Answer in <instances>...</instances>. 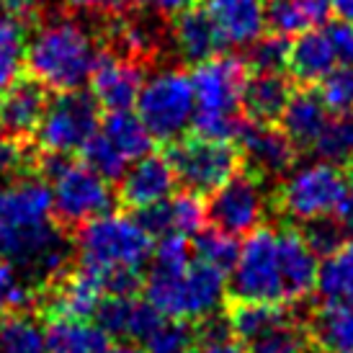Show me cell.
I'll return each instance as SVG.
<instances>
[{"mask_svg": "<svg viewBox=\"0 0 353 353\" xmlns=\"http://www.w3.org/2000/svg\"><path fill=\"white\" fill-rule=\"evenodd\" d=\"M289 50L292 44L281 34L261 37L250 44L245 65L253 68L255 72H281L284 68H289Z\"/></svg>", "mask_w": 353, "mask_h": 353, "instance_id": "37", "label": "cell"}, {"mask_svg": "<svg viewBox=\"0 0 353 353\" xmlns=\"http://www.w3.org/2000/svg\"><path fill=\"white\" fill-rule=\"evenodd\" d=\"M335 68H341V62H338L335 47L325 26L296 37L289 50V72L299 83H307V85L323 83Z\"/></svg>", "mask_w": 353, "mask_h": 353, "instance_id": "23", "label": "cell"}, {"mask_svg": "<svg viewBox=\"0 0 353 353\" xmlns=\"http://www.w3.org/2000/svg\"><path fill=\"white\" fill-rule=\"evenodd\" d=\"M230 330V323L216 320L214 314L201 320V327L196 330V343L191 345L188 353H248L240 343H235Z\"/></svg>", "mask_w": 353, "mask_h": 353, "instance_id": "38", "label": "cell"}, {"mask_svg": "<svg viewBox=\"0 0 353 353\" xmlns=\"http://www.w3.org/2000/svg\"><path fill=\"white\" fill-rule=\"evenodd\" d=\"M103 296H106V292H103L99 276L78 265V271L59 279L57 289L52 292L50 312L54 317L90 320V317H96V310H99Z\"/></svg>", "mask_w": 353, "mask_h": 353, "instance_id": "22", "label": "cell"}, {"mask_svg": "<svg viewBox=\"0 0 353 353\" xmlns=\"http://www.w3.org/2000/svg\"><path fill=\"white\" fill-rule=\"evenodd\" d=\"M106 353H148V351L137 343H119V345H114V348H108Z\"/></svg>", "mask_w": 353, "mask_h": 353, "instance_id": "49", "label": "cell"}, {"mask_svg": "<svg viewBox=\"0 0 353 353\" xmlns=\"http://www.w3.org/2000/svg\"><path fill=\"white\" fill-rule=\"evenodd\" d=\"M163 314L148 299L134 296H103L96 310V325L108 338H121L129 343H142Z\"/></svg>", "mask_w": 353, "mask_h": 353, "instance_id": "17", "label": "cell"}, {"mask_svg": "<svg viewBox=\"0 0 353 353\" xmlns=\"http://www.w3.org/2000/svg\"><path fill=\"white\" fill-rule=\"evenodd\" d=\"M341 219H343V225L353 232V188H351V199H348V206H345V212L341 214Z\"/></svg>", "mask_w": 353, "mask_h": 353, "instance_id": "50", "label": "cell"}, {"mask_svg": "<svg viewBox=\"0 0 353 353\" xmlns=\"http://www.w3.org/2000/svg\"><path fill=\"white\" fill-rule=\"evenodd\" d=\"M227 323L248 353H307L310 348V333L281 304L240 302Z\"/></svg>", "mask_w": 353, "mask_h": 353, "instance_id": "10", "label": "cell"}, {"mask_svg": "<svg viewBox=\"0 0 353 353\" xmlns=\"http://www.w3.org/2000/svg\"><path fill=\"white\" fill-rule=\"evenodd\" d=\"M307 240H310V245L314 248V253H325L330 255L335 248L341 245L343 240H341V230L333 225V219H323V222H312V225H307Z\"/></svg>", "mask_w": 353, "mask_h": 353, "instance_id": "42", "label": "cell"}, {"mask_svg": "<svg viewBox=\"0 0 353 353\" xmlns=\"http://www.w3.org/2000/svg\"><path fill=\"white\" fill-rule=\"evenodd\" d=\"M99 108L101 106L96 103V99L88 93H80V90L59 93L47 106L39 129L34 132L37 145L47 155L62 157L85 150V145L101 129Z\"/></svg>", "mask_w": 353, "mask_h": 353, "instance_id": "11", "label": "cell"}, {"mask_svg": "<svg viewBox=\"0 0 353 353\" xmlns=\"http://www.w3.org/2000/svg\"><path fill=\"white\" fill-rule=\"evenodd\" d=\"M26 23L0 13V99L19 80L26 65Z\"/></svg>", "mask_w": 353, "mask_h": 353, "instance_id": "33", "label": "cell"}, {"mask_svg": "<svg viewBox=\"0 0 353 353\" xmlns=\"http://www.w3.org/2000/svg\"><path fill=\"white\" fill-rule=\"evenodd\" d=\"M139 222L152 237H196L206 225V206L201 204L199 194L186 191V194L170 196L150 209H142Z\"/></svg>", "mask_w": 353, "mask_h": 353, "instance_id": "19", "label": "cell"}, {"mask_svg": "<svg viewBox=\"0 0 353 353\" xmlns=\"http://www.w3.org/2000/svg\"><path fill=\"white\" fill-rule=\"evenodd\" d=\"M170 165L176 173V181H181L191 194H214L216 188L227 183L237 173V150L232 142L225 139H176L170 148Z\"/></svg>", "mask_w": 353, "mask_h": 353, "instance_id": "12", "label": "cell"}, {"mask_svg": "<svg viewBox=\"0 0 353 353\" xmlns=\"http://www.w3.org/2000/svg\"><path fill=\"white\" fill-rule=\"evenodd\" d=\"M0 6H3V0H0Z\"/></svg>", "mask_w": 353, "mask_h": 353, "instance_id": "52", "label": "cell"}, {"mask_svg": "<svg viewBox=\"0 0 353 353\" xmlns=\"http://www.w3.org/2000/svg\"><path fill=\"white\" fill-rule=\"evenodd\" d=\"M279 261L284 276L286 302H299L317 286V253L296 230H279Z\"/></svg>", "mask_w": 353, "mask_h": 353, "instance_id": "21", "label": "cell"}, {"mask_svg": "<svg viewBox=\"0 0 353 353\" xmlns=\"http://www.w3.org/2000/svg\"><path fill=\"white\" fill-rule=\"evenodd\" d=\"M47 186L52 196V214L62 225L83 227L85 222L111 212L114 188L83 160H68L62 155H47Z\"/></svg>", "mask_w": 353, "mask_h": 353, "instance_id": "7", "label": "cell"}, {"mask_svg": "<svg viewBox=\"0 0 353 353\" xmlns=\"http://www.w3.org/2000/svg\"><path fill=\"white\" fill-rule=\"evenodd\" d=\"M50 106L47 88L37 80H16L0 99V132L8 137H31Z\"/></svg>", "mask_w": 353, "mask_h": 353, "instance_id": "20", "label": "cell"}, {"mask_svg": "<svg viewBox=\"0 0 353 353\" xmlns=\"http://www.w3.org/2000/svg\"><path fill=\"white\" fill-rule=\"evenodd\" d=\"M119 181H121L119 183L121 201L132 209H137V212L170 199L173 188H176V173H173L170 160L152 155V152L134 160Z\"/></svg>", "mask_w": 353, "mask_h": 353, "instance_id": "16", "label": "cell"}, {"mask_svg": "<svg viewBox=\"0 0 353 353\" xmlns=\"http://www.w3.org/2000/svg\"><path fill=\"white\" fill-rule=\"evenodd\" d=\"M148 302L163 317L206 320L216 314L227 296V274L199 261L188 237H160L152 248V265L145 279Z\"/></svg>", "mask_w": 353, "mask_h": 353, "instance_id": "2", "label": "cell"}, {"mask_svg": "<svg viewBox=\"0 0 353 353\" xmlns=\"http://www.w3.org/2000/svg\"><path fill=\"white\" fill-rule=\"evenodd\" d=\"M320 96L333 114H353V65L335 68L323 80Z\"/></svg>", "mask_w": 353, "mask_h": 353, "instance_id": "39", "label": "cell"}, {"mask_svg": "<svg viewBox=\"0 0 353 353\" xmlns=\"http://www.w3.org/2000/svg\"><path fill=\"white\" fill-rule=\"evenodd\" d=\"M276 199L279 209L289 219L312 225L343 214L351 199V181L333 163L314 160L292 168L281 181Z\"/></svg>", "mask_w": 353, "mask_h": 353, "instance_id": "6", "label": "cell"}, {"mask_svg": "<svg viewBox=\"0 0 353 353\" xmlns=\"http://www.w3.org/2000/svg\"><path fill=\"white\" fill-rule=\"evenodd\" d=\"M191 250H194V255H196L199 261L214 265V268H219V271H225V274L230 276L240 245L235 243L232 235H225V232H219V230L212 227V230H201V232L194 237Z\"/></svg>", "mask_w": 353, "mask_h": 353, "instance_id": "36", "label": "cell"}, {"mask_svg": "<svg viewBox=\"0 0 353 353\" xmlns=\"http://www.w3.org/2000/svg\"><path fill=\"white\" fill-rule=\"evenodd\" d=\"M37 6H39V0H3L0 8H3V13H8V16L26 23L37 13Z\"/></svg>", "mask_w": 353, "mask_h": 353, "instance_id": "46", "label": "cell"}, {"mask_svg": "<svg viewBox=\"0 0 353 353\" xmlns=\"http://www.w3.org/2000/svg\"><path fill=\"white\" fill-rule=\"evenodd\" d=\"M204 10L230 47H250L268 23L265 0H206Z\"/></svg>", "mask_w": 353, "mask_h": 353, "instance_id": "18", "label": "cell"}, {"mask_svg": "<svg viewBox=\"0 0 353 353\" xmlns=\"http://www.w3.org/2000/svg\"><path fill=\"white\" fill-rule=\"evenodd\" d=\"M31 294L34 289L29 286V281L10 263L0 261V317L23 310L31 302Z\"/></svg>", "mask_w": 353, "mask_h": 353, "instance_id": "40", "label": "cell"}, {"mask_svg": "<svg viewBox=\"0 0 353 353\" xmlns=\"http://www.w3.org/2000/svg\"><path fill=\"white\" fill-rule=\"evenodd\" d=\"M137 117L152 139L176 142L188 127H194V88L191 75L178 68H163L148 75L137 96Z\"/></svg>", "mask_w": 353, "mask_h": 353, "instance_id": "8", "label": "cell"}, {"mask_svg": "<svg viewBox=\"0 0 353 353\" xmlns=\"http://www.w3.org/2000/svg\"><path fill=\"white\" fill-rule=\"evenodd\" d=\"M99 132L129 165L139 157L150 155V150H152V134L142 124V119L132 114V108L129 111H108V117L101 121Z\"/></svg>", "mask_w": 353, "mask_h": 353, "instance_id": "29", "label": "cell"}, {"mask_svg": "<svg viewBox=\"0 0 353 353\" xmlns=\"http://www.w3.org/2000/svg\"><path fill=\"white\" fill-rule=\"evenodd\" d=\"M230 292L237 302L281 304L286 302L281 261H279V230L258 227L245 235L235 265L230 271Z\"/></svg>", "mask_w": 353, "mask_h": 353, "instance_id": "9", "label": "cell"}, {"mask_svg": "<svg viewBox=\"0 0 353 353\" xmlns=\"http://www.w3.org/2000/svg\"><path fill=\"white\" fill-rule=\"evenodd\" d=\"M145 75L134 57L121 52H101L99 62L90 75L93 99L106 111H129L137 103Z\"/></svg>", "mask_w": 353, "mask_h": 353, "instance_id": "14", "label": "cell"}, {"mask_svg": "<svg viewBox=\"0 0 353 353\" xmlns=\"http://www.w3.org/2000/svg\"><path fill=\"white\" fill-rule=\"evenodd\" d=\"M137 6H142L145 10L150 13H157V16H181V13H186V10L194 8V3L196 0H134Z\"/></svg>", "mask_w": 353, "mask_h": 353, "instance_id": "44", "label": "cell"}, {"mask_svg": "<svg viewBox=\"0 0 353 353\" xmlns=\"http://www.w3.org/2000/svg\"><path fill=\"white\" fill-rule=\"evenodd\" d=\"M83 152H85V163H88L99 176L106 178V181H111V178H121L124 176V170L129 168L127 160L119 155L106 139L101 137V132H96V137L85 145Z\"/></svg>", "mask_w": 353, "mask_h": 353, "instance_id": "41", "label": "cell"}, {"mask_svg": "<svg viewBox=\"0 0 353 353\" xmlns=\"http://www.w3.org/2000/svg\"><path fill=\"white\" fill-rule=\"evenodd\" d=\"M108 335L90 320L54 317L47 327V353H106Z\"/></svg>", "mask_w": 353, "mask_h": 353, "instance_id": "30", "label": "cell"}, {"mask_svg": "<svg viewBox=\"0 0 353 353\" xmlns=\"http://www.w3.org/2000/svg\"><path fill=\"white\" fill-rule=\"evenodd\" d=\"M351 165H353V163H351ZM351 188H353V176H351Z\"/></svg>", "mask_w": 353, "mask_h": 353, "instance_id": "51", "label": "cell"}, {"mask_svg": "<svg viewBox=\"0 0 353 353\" xmlns=\"http://www.w3.org/2000/svg\"><path fill=\"white\" fill-rule=\"evenodd\" d=\"M292 96V88L281 72H255L248 78L243 90V108L248 111L250 121L271 124L281 117L286 101Z\"/></svg>", "mask_w": 353, "mask_h": 353, "instance_id": "28", "label": "cell"}, {"mask_svg": "<svg viewBox=\"0 0 353 353\" xmlns=\"http://www.w3.org/2000/svg\"><path fill=\"white\" fill-rule=\"evenodd\" d=\"M52 216L44 178H16L0 186V261L26 281H57L70 261L68 237Z\"/></svg>", "mask_w": 353, "mask_h": 353, "instance_id": "1", "label": "cell"}, {"mask_svg": "<svg viewBox=\"0 0 353 353\" xmlns=\"http://www.w3.org/2000/svg\"><path fill=\"white\" fill-rule=\"evenodd\" d=\"M75 250L80 268L99 276L108 296H134L139 268L152 258V235L139 216L106 212L80 227Z\"/></svg>", "mask_w": 353, "mask_h": 353, "instance_id": "3", "label": "cell"}, {"mask_svg": "<svg viewBox=\"0 0 353 353\" xmlns=\"http://www.w3.org/2000/svg\"><path fill=\"white\" fill-rule=\"evenodd\" d=\"M196 343V330L186 320L163 317L155 325V330L142 341V348L148 353H188Z\"/></svg>", "mask_w": 353, "mask_h": 353, "instance_id": "35", "label": "cell"}, {"mask_svg": "<svg viewBox=\"0 0 353 353\" xmlns=\"http://www.w3.org/2000/svg\"><path fill=\"white\" fill-rule=\"evenodd\" d=\"M265 212H268V196L263 178L255 173H235L212 194L206 206V219L214 230L237 237L255 232L263 225Z\"/></svg>", "mask_w": 353, "mask_h": 353, "instance_id": "13", "label": "cell"}, {"mask_svg": "<svg viewBox=\"0 0 353 353\" xmlns=\"http://www.w3.org/2000/svg\"><path fill=\"white\" fill-rule=\"evenodd\" d=\"M237 142L250 163V173L255 176H281L294 165L296 145L281 129H274L263 121H243L237 132Z\"/></svg>", "mask_w": 353, "mask_h": 353, "instance_id": "15", "label": "cell"}, {"mask_svg": "<svg viewBox=\"0 0 353 353\" xmlns=\"http://www.w3.org/2000/svg\"><path fill=\"white\" fill-rule=\"evenodd\" d=\"M248 83V65L235 54H216L199 62L191 72L194 88V127L199 137L230 139L240 132L243 90Z\"/></svg>", "mask_w": 353, "mask_h": 353, "instance_id": "5", "label": "cell"}, {"mask_svg": "<svg viewBox=\"0 0 353 353\" xmlns=\"http://www.w3.org/2000/svg\"><path fill=\"white\" fill-rule=\"evenodd\" d=\"M0 353H47V330L37 314L19 310L0 317Z\"/></svg>", "mask_w": 353, "mask_h": 353, "instance_id": "32", "label": "cell"}, {"mask_svg": "<svg viewBox=\"0 0 353 353\" xmlns=\"http://www.w3.org/2000/svg\"><path fill=\"white\" fill-rule=\"evenodd\" d=\"M75 10H114L121 8V0H62Z\"/></svg>", "mask_w": 353, "mask_h": 353, "instance_id": "47", "label": "cell"}, {"mask_svg": "<svg viewBox=\"0 0 353 353\" xmlns=\"http://www.w3.org/2000/svg\"><path fill=\"white\" fill-rule=\"evenodd\" d=\"M101 50L93 34L75 19L44 21L26 41V65L44 88L70 93L80 90L93 75Z\"/></svg>", "mask_w": 353, "mask_h": 353, "instance_id": "4", "label": "cell"}, {"mask_svg": "<svg viewBox=\"0 0 353 353\" xmlns=\"http://www.w3.org/2000/svg\"><path fill=\"white\" fill-rule=\"evenodd\" d=\"M314 289L325 302L353 304V240L341 243L333 253L325 255Z\"/></svg>", "mask_w": 353, "mask_h": 353, "instance_id": "31", "label": "cell"}, {"mask_svg": "<svg viewBox=\"0 0 353 353\" xmlns=\"http://www.w3.org/2000/svg\"><path fill=\"white\" fill-rule=\"evenodd\" d=\"M325 29L330 34L338 62L341 65H353V23H348V21H335V23H325Z\"/></svg>", "mask_w": 353, "mask_h": 353, "instance_id": "43", "label": "cell"}, {"mask_svg": "<svg viewBox=\"0 0 353 353\" xmlns=\"http://www.w3.org/2000/svg\"><path fill=\"white\" fill-rule=\"evenodd\" d=\"M281 132L292 139L299 148H312L314 139L320 137L327 119H330V108L325 106L320 93L314 90H296L289 96L284 111H281Z\"/></svg>", "mask_w": 353, "mask_h": 353, "instance_id": "24", "label": "cell"}, {"mask_svg": "<svg viewBox=\"0 0 353 353\" xmlns=\"http://www.w3.org/2000/svg\"><path fill=\"white\" fill-rule=\"evenodd\" d=\"M173 47L186 62H204L209 57H216L219 50L225 47V41L216 31L214 21L209 19L206 10L191 8L186 13L176 16L173 21Z\"/></svg>", "mask_w": 353, "mask_h": 353, "instance_id": "25", "label": "cell"}, {"mask_svg": "<svg viewBox=\"0 0 353 353\" xmlns=\"http://www.w3.org/2000/svg\"><path fill=\"white\" fill-rule=\"evenodd\" d=\"M330 16V0H271L268 26L281 37H302L320 29Z\"/></svg>", "mask_w": 353, "mask_h": 353, "instance_id": "27", "label": "cell"}, {"mask_svg": "<svg viewBox=\"0 0 353 353\" xmlns=\"http://www.w3.org/2000/svg\"><path fill=\"white\" fill-rule=\"evenodd\" d=\"M330 10L338 16V21L353 23V0H330Z\"/></svg>", "mask_w": 353, "mask_h": 353, "instance_id": "48", "label": "cell"}, {"mask_svg": "<svg viewBox=\"0 0 353 353\" xmlns=\"http://www.w3.org/2000/svg\"><path fill=\"white\" fill-rule=\"evenodd\" d=\"M312 150L320 160L333 165L353 163V114H335L327 119L320 137L314 139Z\"/></svg>", "mask_w": 353, "mask_h": 353, "instance_id": "34", "label": "cell"}, {"mask_svg": "<svg viewBox=\"0 0 353 353\" xmlns=\"http://www.w3.org/2000/svg\"><path fill=\"white\" fill-rule=\"evenodd\" d=\"M21 163V148L16 139L8 137L6 132H0V178H6L13 168Z\"/></svg>", "mask_w": 353, "mask_h": 353, "instance_id": "45", "label": "cell"}, {"mask_svg": "<svg viewBox=\"0 0 353 353\" xmlns=\"http://www.w3.org/2000/svg\"><path fill=\"white\" fill-rule=\"evenodd\" d=\"M307 333L320 353H353V304L325 302L312 314Z\"/></svg>", "mask_w": 353, "mask_h": 353, "instance_id": "26", "label": "cell"}]
</instances>
